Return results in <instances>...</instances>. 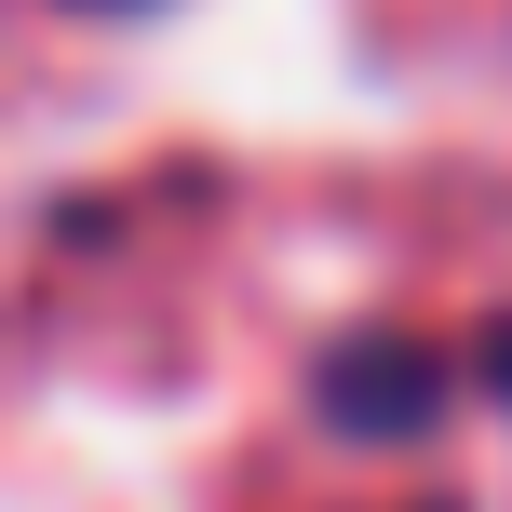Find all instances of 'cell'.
<instances>
[{
    "instance_id": "1",
    "label": "cell",
    "mask_w": 512,
    "mask_h": 512,
    "mask_svg": "<svg viewBox=\"0 0 512 512\" xmlns=\"http://www.w3.org/2000/svg\"><path fill=\"white\" fill-rule=\"evenodd\" d=\"M324 418L337 432H364V445H405V432H432L445 418V351H418V337H351V351H324Z\"/></svg>"
},
{
    "instance_id": "2",
    "label": "cell",
    "mask_w": 512,
    "mask_h": 512,
    "mask_svg": "<svg viewBox=\"0 0 512 512\" xmlns=\"http://www.w3.org/2000/svg\"><path fill=\"white\" fill-rule=\"evenodd\" d=\"M486 378H499V391H512V337H499V351H486Z\"/></svg>"
},
{
    "instance_id": "3",
    "label": "cell",
    "mask_w": 512,
    "mask_h": 512,
    "mask_svg": "<svg viewBox=\"0 0 512 512\" xmlns=\"http://www.w3.org/2000/svg\"><path fill=\"white\" fill-rule=\"evenodd\" d=\"M95 14H135V0H95Z\"/></svg>"
}]
</instances>
